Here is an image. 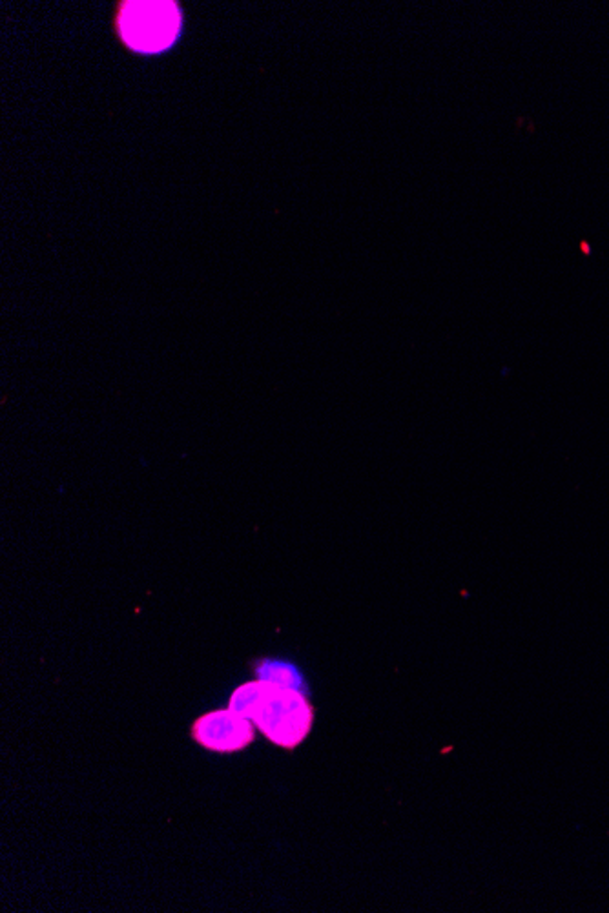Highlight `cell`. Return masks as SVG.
I'll return each mask as SVG.
<instances>
[{
  "label": "cell",
  "instance_id": "cell-1",
  "mask_svg": "<svg viewBox=\"0 0 609 913\" xmlns=\"http://www.w3.org/2000/svg\"><path fill=\"white\" fill-rule=\"evenodd\" d=\"M228 707L254 722L270 742L286 749L307 738L314 720V709L299 689L265 678L239 686Z\"/></svg>",
  "mask_w": 609,
  "mask_h": 913
},
{
  "label": "cell",
  "instance_id": "cell-2",
  "mask_svg": "<svg viewBox=\"0 0 609 913\" xmlns=\"http://www.w3.org/2000/svg\"><path fill=\"white\" fill-rule=\"evenodd\" d=\"M179 28L174 5L169 3H131L121 15V32L131 48L156 52L172 43Z\"/></svg>",
  "mask_w": 609,
  "mask_h": 913
},
{
  "label": "cell",
  "instance_id": "cell-3",
  "mask_svg": "<svg viewBox=\"0 0 609 913\" xmlns=\"http://www.w3.org/2000/svg\"><path fill=\"white\" fill-rule=\"evenodd\" d=\"M192 736L205 749L236 753L254 742L256 731L248 718L227 707L199 716L192 726Z\"/></svg>",
  "mask_w": 609,
  "mask_h": 913
},
{
  "label": "cell",
  "instance_id": "cell-4",
  "mask_svg": "<svg viewBox=\"0 0 609 913\" xmlns=\"http://www.w3.org/2000/svg\"><path fill=\"white\" fill-rule=\"evenodd\" d=\"M257 675H259V678L272 680V682H277V684L286 686V687H295L297 689V686H299V677H297V673L294 671V668L290 664L266 660L265 664H261V668H257Z\"/></svg>",
  "mask_w": 609,
  "mask_h": 913
}]
</instances>
